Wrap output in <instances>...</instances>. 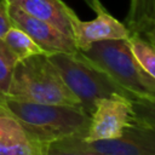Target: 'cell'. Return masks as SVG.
Here are the masks:
<instances>
[{"label":"cell","instance_id":"cell-11","mask_svg":"<svg viewBox=\"0 0 155 155\" xmlns=\"http://www.w3.org/2000/svg\"><path fill=\"white\" fill-rule=\"evenodd\" d=\"M155 0H131L126 27L130 33L143 34L154 22Z\"/></svg>","mask_w":155,"mask_h":155},{"label":"cell","instance_id":"cell-16","mask_svg":"<svg viewBox=\"0 0 155 155\" xmlns=\"http://www.w3.org/2000/svg\"><path fill=\"white\" fill-rule=\"evenodd\" d=\"M46 155H90L74 143L73 137L53 140L48 144Z\"/></svg>","mask_w":155,"mask_h":155},{"label":"cell","instance_id":"cell-17","mask_svg":"<svg viewBox=\"0 0 155 155\" xmlns=\"http://www.w3.org/2000/svg\"><path fill=\"white\" fill-rule=\"evenodd\" d=\"M12 27V22L8 16V4L6 0L0 1V39L7 33V30Z\"/></svg>","mask_w":155,"mask_h":155},{"label":"cell","instance_id":"cell-7","mask_svg":"<svg viewBox=\"0 0 155 155\" xmlns=\"http://www.w3.org/2000/svg\"><path fill=\"white\" fill-rule=\"evenodd\" d=\"M86 4L96 12L91 21L80 19L76 13L71 15L73 39L79 50H85L91 44L102 40L127 39L130 30L125 23L117 21L99 0H85Z\"/></svg>","mask_w":155,"mask_h":155},{"label":"cell","instance_id":"cell-8","mask_svg":"<svg viewBox=\"0 0 155 155\" xmlns=\"http://www.w3.org/2000/svg\"><path fill=\"white\" fill-rule=\"evenodd\" d=\"M7 4L8 16L12 25L27 33L44 50L46 54L57 52L75 53L79 51L75 41L52 24L24 12L13 4Z\"/></svg>","mask_w":155,"mask_h":155},{"label":"cell","instance_id":"cell-9","mask_svg":"<svg viewBox=\"0 0 155 155\" xmlns=\"http://www.w3.org/2000/svg\"><path fill=\"white\" fill-rule=\"evenodd\" d=\"M48 144L0 105V155H46Z\"/></svg>","mask_w":155,"mask_h":155},{"label":"cell","instance_id":"cell-14","mask_svg":"<svg viewBox=\"0 0 155 155\" xmlns=\"http://www.w3.org/2000/svg\"><path fill=\"white\" fill-rule=\"evenodd\" d=\"M18 58L8 48L2 39H0V105L8 98V90L12 73Z\"/></svg>","mask_w":155,"mask_h":155},{"label":"cell","instance_id":"cell-20","mask_svg":"<svg viewBox=\"0 0 155 155\" xmlns=\"http://www.w3.org/2000/svg\"><path fill=\"white\" fill-rule=\"evenodd\" d=\"M0 1H1V0H0Z\"/></svg>","mask_w":155,"mask_h":155},{"label":"cell","instance_id":"cell-15","mask_svg":"<svg viewBox=\"0 0 155 155\" xmlns=\"http://www.w3.org/2000/svg\"><path fill=\"white\" fill-rule=\"evenodd\" d=\"M134 124L155 128V97L131 99Z\"/></svg>","mask_w":155,"mask_h":155},{"label":"cell","instance_id":"cell-2","mask_svg":"<svg viewBox=\"0 0 155 155\" xmlns=\"http://www.w3.org/2000/svg\"><path fill=\"white\" fill-rule=\"evenodd\" d=\"M2 107L48 143L67 137H85L90 124V115L80 107L41 104L11 98H7Z\"/></svg>","mask_w":155,"mask_h":155},{"label":"cell","instance_id":"cell-10","mask_svg":"<svg viewBox=\"0 0 155 155\" xmlns=\"http://www.w3.org/2000/svg\"><path fill=\"white\" fill-rule=\"evenodd\" d=\"M24 12L42 19L73 39L71 15L74 11L62 0H6ZM74 40V39H73Z\"/></svg>","mask_w":155,"mask_h":155},{"label":"cell","instance_id":"cell-6","mask_svg":"<svg viewBox=\"0 0 155 155\" xmlns=\"http://www.w3.org/2000/svg\"><path fill=\"white\" fill-rule=\"evenodd\" d=\"M74 136V143L90 155H155V128L132 124L113 139L86 142Z\"/></svg>","mask_w":155,"mask_h":155},{"label":"cell","instance_id":"cell-4","mask_svg":"<svg viewBox=\"0 0 155 155\" xmlns=\"http://www.w3.org/2000/svg\"><path fill=\"white\" fill-rule=\"evenodd\" d=\"M79 51L136 98L155 97V79L138 64L127 39L102 40Z\"/></svg>","mask_w":155,"mask_h":155},{"label":"cell","instance_id":"cell-18","mask_svg":"<svg viewBox=\"0 0 155 155\" xmlns=\"http://www.w3.org/2000/svg\"><path fill=\"white\" fill-rule=\"evenodd\" d=\"M144 38H147L149 41H151L154 45H155V22L142 34Z\"/></svg>","mask_w":155,"mask_h":155},{"label":"cell","instance_id":"cell-13","mask_svg":"<svg viewBox=\"0 0 155 155\" xmlns=\"http://www.w3.org/2000/svg\"><path fill=\"white\" fill-rule=\"evenodd\" d=\"M127 41L138 64L145 73L155 79V45L137 33H130Z\"/></svg>","mask_w":155,"mask_h":155},{"label":"cell","instance_id":"cell-5","mask_svg":"<svg viewBox=\"0 0 155 155\" xmlns=\"http://www.w3.org/2000/svg\"><path fill=\"white\" fill-rule=\"evenodd\" d=\"M132 124L134 120L130 98L119 94L102 97L96 101L87 132L82 139L92 142L117 138Z\"/></svg>","mask_w":155,"mask_h":155},{"label":"cell","instance_id":"cell-19","mask_svg":"<svg viewBox=\"0 0 155 155\" xmlns=\"http://www.w3.org/2000/svg\"><path fill=\"white\" fill-rule=\"evenodd\" d=\"M154 22H155V8H154ZM154 22H153V23H154ZM153 23H151V24H153Z\"/></svg>","mask_w":155,"mask_h":155},{"label":"cell","instance_id":"cell-12","mask_svg":"<svg viewBox=\"0 0 155 155\" xmlns=\"http://www.w3.org/2000/svg\"><path fill=\"white\" fill-rule=\"evenodd\" d=\"M2 40L8 46V48L13 52V54L18 58V61L28 58L34 54L45 53L44 50L27 33H24L22 29L13 25L7 30Z\"/></svg>","mask_w":155,"mask_h":155},{"label":"cell","instance_id":"cell-3","mask_svg":"<svg viewBox=\"0 0 155 155\" xmlns=\"http://www.w3.org/2000/svg\"><path fill=\"white\" fill-rule=\"evenodd\" d=\"M47 57L88 115L92 114L96 101L102 97L119 94L130 99L136 98L80 51L75 53L57 52L47 54Z\"/></svg>","mask_w":155,"mask_h":155},{"label":"cell","instance_id":"cell-1","mask_svg":"<svg viewBox=\"0 0 155 155\" xmlns=\"http://www.w3.org/2000/svg\"><path fill=\"white\" fill-rule=\"evenodd\" d=\"M8 98L41 103L80 107L57 68L47 54H34L16 63L8 90Z\"/></svg>","mask_w":155,"mask_h":155}]
</instances>
